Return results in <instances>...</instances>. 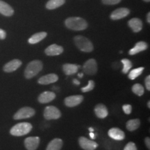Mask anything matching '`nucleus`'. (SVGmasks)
<instances>
[{
    "instance_id": "nucleus-34",
    "label": "nucleus",
    "mask_w": 150,
    "mask_h": 150,
    "mask_svg": "<svg viewBox=\"0 0 150 150\" xmlns=\"http://www.w3.org/2000/svg\"><path fill=\"white\" fill-rule=\"evenodd\" d=\"M6 31H4L3 29H0V39L4 40V39L6 38Z\"/></svg>"
},
{
    "instance_id": "nucleus-4",
    "label": "nucleus",
    "mask_w": 150,
    "mask_h": 150,
    "mask_svg": "<svg viewBox=\"0 0 150 150\" xmlns=\"http://www.w3.org/2000/svg\"><path fill=\"white\" fill-rule=\"evenodd\" d=\"M74 40L76 46L81 51L91 52L93 50V43L87 38L82 36V35H77V36L74 37Z\"/></svg>"
},
{
    "instance_id": "nucleus-14",
    "label": "nucleus",
    "mask_w": 150,
    "mask_h": 150,
    "mask_svg": "<svg viewBox=\"0 0 150 150\" xmlns=\"http://www.w3.org/2000/svg\"><path fill=\"white\" fill-rule=\"evenodd\" d=\"M22 61L18 59H14L12 61H9L4 66V71L6 72H12L16 71V70L21 66Z\"/></svg>"
},
{
    "instance_id": "nucleus-39",
    "label": "nucleus",
    "mask_w": 150,
    "mask_h": 150,
    "mask_svg": "<svg viewBox=\"0 0 150 150\" xmlns=\"http://www.w3.org/2000/svg\"><path fill=\"white\" fill-rule=\"evenodd\" d=\"M83 73H79V74H78V76L79 78H82V77H83Z\"/></svg>"
},
{
    "instance_id": "nucleus-23",
    "label": "nucleus",
    "mask_w": 150,
    "mask_h": 150,
    "mask_svg": "<svg viewBox=\"0 0 150 150\" xmlns=\"http://www.w3.org/2000/svg\"><path fill=\"white\" fill-rule=\"evenodd\" d=\"M47 33L46 32H39L36 33L35 34H33L29 39V42L30 44H36V43L40 42L41 40H42L47 36Z\"/></svg>"
},
{
    "instance_id": "nucleus-10",
    "label": "nucleus",
    "mask_w": 150,
    "mask_h": 150,
    "mask_svg": "<svg viewBox=\"0 0 150 150\" xmlns=\"http://www.w3.org/2000/svg\"><path fill=\"white\" fill-rule=\"evenodd\" d=\"M40 138L38 137H28L24 140V145L27 150H35L40 144Z\"/></svg>"
},
{
    "instance_id": "nucleus-28",
    "label": "nucleus",
    "mask_w": 150,
    "mask_h": 150,
    "mask_svg": "<svg viewBox=\"0 0 150 150\" xmlns=\"http://www.w3.org/2000/svg\"><path fill=\"white\" fill-rule=\"evenodd\" d=\"M132 91L133 93L138 95V96H142L144 94V88L141 84L136 83L133 86Z\"/></svg>"
},
{
    "instance_id": "nucleus-32",
    "label": "nucleus",
    "mask_w": 150,
    "mask_h": 150,
    "mask_svg": "<svg viewBox=\"0 0 150 150\" xmlns=\"http://www.w3.org/2000/svg\"><path fill=\"white\" fill-rule=\"evenodd\" d=\"M122 109L125 113L129 115V114H131V110H132V106L130 104H125L122 106Z\"/></svg>"
},
{
    "instance_id": "nucleus-42",
    "label": "nucleus",
    "mask_w": 150,
    "mask_h": 150,
    "mask_svg": "<svg viewBox=\"0 0 150 150\" xmlns=\"http://www.w3.org/2000/svg\"><path fill=\"white\" fill-rule=\"evenodd\" d=\"M144 1H146V2H149V1H150V0H144Z\"/></svg>"
},
{
    "instance_id": "nucleus-37",
    "label": "nucleus",
    "mask_w": 150,
    "mask_h": 150,
    "mask_svg": "<svg viewBox=\"0 0 150 150\" xmlns=\"http://www.w3.org/2000/svg\"><path fill=\"white\" fill-rule=\"evenodd\" d=\"M147 21L148 23H150V13H148L147 16Z\"/></svg>"
},
{
    "instance_id": "nucleus-9",
    "label": "nucleus",
    "mask_w": 150,
    "mask_h": 150,
    "mask_svg": "<svg viewBox=\"0 0 150 150\" xmlns=\"http://www.w3.org/2000/svg\"><path fill=\"white\" fill-rule=\"evenodd\" d=\"M83 97L82 95H72V96L66 97L64 102L67 107H74L80 104L83 102Z\"/></svg>"
},
{
    "instance_id": "nucleus-7",
    "label": "nucleus",
    "mask_w": 150,
    "mask_h": 150,
    "mask_svg": "<svg viewBox=\"0 0 150 150\" xmlns=\"http://www.w3.org/2000/svg\"><path fill=\"white\" fill-rule=\"evenodd\" d=\"M79 144L80 147L84 150H95L98 147V144L96 142L83 136L79 138Z\"/></svg>"
},
{
    "instance_id": "nucleus-16",
    "label": "nucleus",
    "mask_w": 150,
    "mask_h": 150,
    "mask_svg": "<svg viewBox=\"0 0 150 150\" xmlns=\"http://www.w3.org/2000/svg\"><path fill=\"white\" fill-rule=\"evenodd\" d=\"M63 48L61 46L58 45L56 44L51 45L47 48H46L45 51L47 55L50 56L60 55V54L63 53Z\"/></svg>"
},
{
    "instance_id": "nucleus-24",
    "label": "nucleus",
    "mask_w": 150,
    "mask_h": 150,
    "mask_svg": "<svg viewBox=\"0 0 150 150\" xmlns=\"http://www.w3.org/2000/svg\"><path fill=\"white\" fill-rule=\"evenodd\" d=\"M65 2V0H50L46 4V8L50 10L57 8L61 6Z\"/></svg>"
},
{
    "instance_id": "nucleus-1",
    "label": "nucleus",
    "mask_w": 150,
    "mask_h": 150,
    "mask_svg": "<svg viewBox=\"0 0 150 150\" xmlns=\"http://www.w3.org/2000/svg\"><path fill=\"white\" fill-rule=\"evenodd\" d=\"M65 24L68 29L74 31H82L88 27L87 22L84 19L79 17H71L67 18L65 20Z\"/></svg>"
},
{
    "instance_id": "nucleus-18",
    "label": "nucleus",
    "mask_w": 150,
    "mask_h": 150,
    "mask_svg": "<svg viewBox=\"0 0 150 150\" xmlns=\"http://www.w3.org/2000/svg\"><path fill=\"white\" fill-rule=\"evenodd\" d=\"M147 47L148 45L147 43L144 42V41H140V42L136 43L134 48L131 49L129 50V54L130 55H135V54L145 51V50H147Z\"/></svg>"
},
{
    "instance_id": "nucleus-38",
    "label": "nucleus",
    "mask_w": 150,
    "mask_h": 150,
    "mask_svg": "<svg viewBox=\"0 0 150 150\" xmlns=\"http://www.w3.org/2000/svg\"><path fill=\"white\" fill-rule=\"evenodd\" d=\"M90 137H91V138H92V139H95V134H94L93 132H91V133H90Z\"/></svg>"
},
{
    "instance_id": "nucleus-6",
    "label": "nucleus",
    "mask_w": 150,
    "mask_h": 150,
    "mask_svg": "<svg viewBox=\"0 0 150 150\" xmlns=\"http://www.w3.org/2000/svg\"><path fill=\"white\" fill-rule=\"evenodd\" d=\"M35 112L33 108L31 107H23L20 108L18 112L15 114L13 118L15 120H22V119H27V118L33 117L35 115Z\"/></svg>"
},
{
    "instance_id": "nucleus-3",
    "label": "nucleus",
    "mask_w": 150,
    "mask_h": 150,
    "mask_svg": "<svg viewBox=\"0 0 150 150\" xmlns=\"http://www.w3.org/2000/svg\"><path fill=\"white\" fill-rule=\"evenodd\" d=\"M32 129V125L29 122L18 123L11 128L10 133L14 136H22L29 134Z\"/></svg>"
},
{
    "instance_id": "nucleus-8",
    "label": "nucleus",
    "mask_w": 150,
    "mask_h": 150,
    "mask_svg": "<svg viewBox=\"0 0 150 150\" xmlns=\"http://www.w3.org/2000/svg\"><path fill=\"white\" fill-rule=\"evenodd\" d=\"M84 73L88 75H94L97 72V64L95 59H89L84 63L83 66Z\"/></svg>"
},
{
    "instance_id": "nucleus-36",
    "label": "nucleus",
    "mask_w": 150,
    "mask_h": 150,
    "mask_svg": "<svg viewBox=\"0 0 150 150\" xmlns=\"http://www.w3.org/2000/svg\"><path fill=\"white\" fill-rule=\"evenodd\" d=\"M73 83H74L75 85H79L80 81L77 79H73Z\"/></svg>"
},
{
    "instance_id": "nucleus-35",
    "label": "nucleus",
    "mask_w": 150,
    "mask_h": 150,
    "mask_svg": "<svg viewBox=\"0 0 150 150\" xmlns=\"http://www.w3.org/2000/svg\"><path fill=\"white\" fill-rule=\"evenodd\" d=\"M145 142L146 147L148 148V149H150V139H149V137H147V138H145Z\"/></svg>"
},
{
    "instance_id": "nucleus-21",
    "label": "nucleus",
    "mask_w": 150,
    "mask_h": 150,
    "mask_svg": "<svg viewBox=\"0 0 150 150\" xmlns=\"http://www.w3.org/2000/svg\"><path fill=\"white\" fill-rule=\"evenodd\" d=\"M63 140L60 138H55L48 144L46 150H61L63 147Z\"/></svg>"
},
{
    "instance_id": "nucleus-19",
    "label": "nucleus",
    "mask_w": 150,
    "mask_h": 150,
    "mask_svg": "<svg viewBox=\"0 0 150 150\" xmlns=\"http://www.w3.org/2000/svg\"><path fill=\"white\" fill-rule=\"evenodd\" d=\"M95 112L99 118L101 119H104V118L106 117L108 115V109L105 105L102 104H97L95 108Z\"/></svg>"
},
{
    "instance_id": "nucleus-29",
    "label": "nucleus",
    "mask_w": 150,
    "mask_h": 150,
    "mask_svg": "<svg viewBox=\"0 0 150 150\" xmlns=\"http://www.w3.org/2000/svg\"><path fill=\"white\" fill-rule=\"evenodd\" d=\"M94 87H95V82H94L93 80H90L88 81V84L86 86H85V87L82 88L81 90V91L83 92V93H87V92L93 91Z\"/></svg>"
},
{
    "instance_id": "nucleus-40",
    "label": "nucleus",
    "mask_w": 150,
    "mask_h": 150,
    "mask_svg": "<svg viewBox=\"0 0 150 150\" xmlns=\"http://www.w3.org/2000/svg\"><path fill=\"white\" fill-rule=\"evenodd\" d=\"M147 106H148V108H150V102H149V101L147 103Z\"/></svg>"
},
{
    "instance_id": "nucleus-15",
    "label": "nucleus",
    "mask_w": 150,
    "mask_h": 150,
    "mask_svg": "<svg viewBox=\"0 0 150 150\" xmlns=\"http://www.w3.org/2000/svg\"><path fill=\"white\" fill-rule=\"evenodd\" d=\"M108 136L115 140H122L125 138L123 131L119 128H111L108 131Z\"/></svg>"
},
{
    "instance_id": "nucleus-25",
    "label": "nucleus",
    "mask_w": 150,
    "mask_h": 150,
    "mask_svg": "<svg viewBox=\"0 0 150 150\" xmlns=\"http://www.w3.org/2000/svg\"><path fill=\"white\" fill-rule=\"evenodd\" d=\"M140 125V121L139 119H133V120H130L127 122L126 127L129 131H133L139 128Z\"/></svg>"
},
{
    "instance_id": "nucleus-27",
    "label": "nucleus",
    "mask_w": 150,
    "mask_h": 150,
    "mask_svg": "<svg viewBox=\"0 0 150 150\" xmlns=\"http://www.w3.org/2000/svg\"><path fill=\"white\" fill-rule=\"evenodd\" d=\"M122 63L123 64V69H122V73L124 74H127L131 70L132 67V63H131V61H129L127 59H124L121 61Z\"/></svg>"
},
{
    "instance_id": "nucleus-26",
    "label": "nucleus",
    "mask_w": 150,
    "mask_h": 150,
    "mask_svg": "<svg viewBox=\"0 0 150 150\" xmlns=\"http://www.w3.org/2000/svg\"><path fill=\"white\" fill-rule=\"evenodd\" d=\"M143 70H144V67H142L134 69V70H132L130 72H129L128 77L131 80H134L135 79H136L138 76H139L140 75L142 74V72H143Z\"/></svg>"
},
{
    "instance_id": "nucleus-20",
    "label": "nucleus",
    "mask_w": 150,
    "mask_h": 150,
    "mask_svg": "<svg viewBox=\"0 0 150 150\" xmlns=\"http://www.w3.org/2000/svg\"><path fill=\"white\" fill-rule=\"evenodd\" d=\"M0 13L8 17L13 15L14 11L10 5L0 0Z\"/></svg>"
},
{
    "instance_id": "nucleus-11",
    "label": "nucleus",
    "mask_w": 150,
    "mask_h": 150,
    "mask_svg": "<svg viewBox=\"0 0 150 150\" xmlns=\"http://www.w3.org/2000/svg\"><path fill=\"white\" fill-rule=\"evenodd\" d=\"M130 13L129 9L127 8H120L116 9L110 15V18L113 20H120L127 17Z\"/></svg>"
},
{
    "instance_id": "nucleus-22",
    "label": "nucleus",
    "mask_w": 150,
    "mask_h": 150,
    "mask_svg": "<svg viewBox=\"0 0 150 150\" xmlns=\"http://www.w3.org/2000/svg\"><path fill=\"white\" fill-rule=\"evenodd\" d=\"M79 66L74 64H70V63H66L63 66V72L67 75H72L77 72Z\"/></svg>"
},
{
    "instance_id": "nucleus-12",
    "label": "nucleus",
    "mask_w": 150,
    "mask_h": 150,
    "mask_svg": "<svg viewBox=\"0 0 150 150\" xmlns=\"http://www.w3.org/2000/svg\"><path fill=\"white\" fill-rule=\"evenodd\" d=\"M58 80H59V76L56 74L51 73V74H48L40 77L38 82L41 85H48V84L55 83Z\"/></svg>"
},
{
    "instance_id": "nucleus-13",
    "label": "nucleus",
    "mask_w": 150,
    "mask_h": 150,
    "mask_svg": "<svg viewBox=\"0 0 150 150\" xmlns=\"http://www.w3.org/2000/svg\"><path fill=\"white\" fill-rule=\"evenodd\" d=\"M56 98V94L51 91H45L38 96V100L41 104H47Z\"/></svg>"
},
{
    "instance_id": "nucleus-5",
    "label": "nucleus",
    "mask_w": 150,
    "mask_h": 150,
    "mask_svg": "<svg viewBox=\"0 0 150 150\" xmlns=\"http://www.w3.org/2000/svg\"><path fill=\"white\" fill-rule=\"evenodd\" d=\"M61 112L56 106H47L44 110V117L47 120H57L61 117Z\"/></svg>"
},
{
    "instance_id": "nucleus-17",
    "label": "nucleus",
    "mask_w": 150,
    "mask_h": 150,
    "mask_svg": "<svg viewBox=\"0 0 150 150\" xmlns=\"http://www.w3.org/2000/svg\"><path fill=\"white\" fill-rule=\"evenodd\" d=\"M129 26L135 33L140 32L142 29V22L139 18H132L129 20Z\"/></svg>"
},
{
    "instance_id": "nucleus-30",
    "label": "nucleus",
    "mask_w": 150,
    "mask_h": 150,
    "mask_svg": "<svg viewBox=\"0 0 150 150\" xmlns=\"http://www.w3.org/2000/svg\"><path fill=\"white\" fill-rule=\"evenodd\" d=\"M124 150H138L137 149L136 145L134 142H129L127 145L124 148Z\"/></svg>"
},
{
    "instance_id": "nucleus-33",
    "label": "nucleus",
    "mask_w": 150,
    "mask_h": 150,
    "mask_svg": "<svg viewBox=\"0 0 150 150\" xmlns=\"http://www.w3.org/2000/svg\"><path fill=\"white\" fill-rule=\"evenodd\" d=\"M145 83L146 88L147 89V91H150V76L149 75H148L147 77H146L145 80Z\"/></svg>"
},
{
    "instance_id": "nucleus-2",
    "label": "nucleus",
    "mask_w": 150,
    "mask_h": 150,
    "mask_svg": "<svg viewBox=\"0 0 150 150\" xmlns=\"http://www.w3.org/2000/svg\"><path fill=\"white\" fill-rule=\"evenodd\" d=\"M42 69V63L38 60H35L30 62L27 65L26 70L24 71V76L25 77L29 79L34 77L38 74Z\"/></svg>"
},
{
    "instance_id": "nucleus-41",
    "label": "nucleus",
    "mask_w": 150,
    "mask_h": 150,
    "mask_svg": "<svg viewBox=\"0 0 150 150\" xmlns=\"http://www.w3.org/2000/svg\"><path fill=\"white\" fill-rule=\"evenodd\" d=\"M89 130H90V131H91V132H93V131H94V129L93 128H89Z\"/></svg>"
},
{
    "instance_id": "nucleus-31",
    "label": "nucleus",
    "mask_w": 150,
    "mask_h": 150,
    "mask_svg": "<svg viewBox=\"0 0 150 150\" xmlns=\"http://www.w3.org/2000/svg\"><path fill=\"white\" fill-rule=\"evenodd\" d=\"M120 1L121 0H102L103 4L106 5H115Z\"/></svg>"
}]
</instances>
